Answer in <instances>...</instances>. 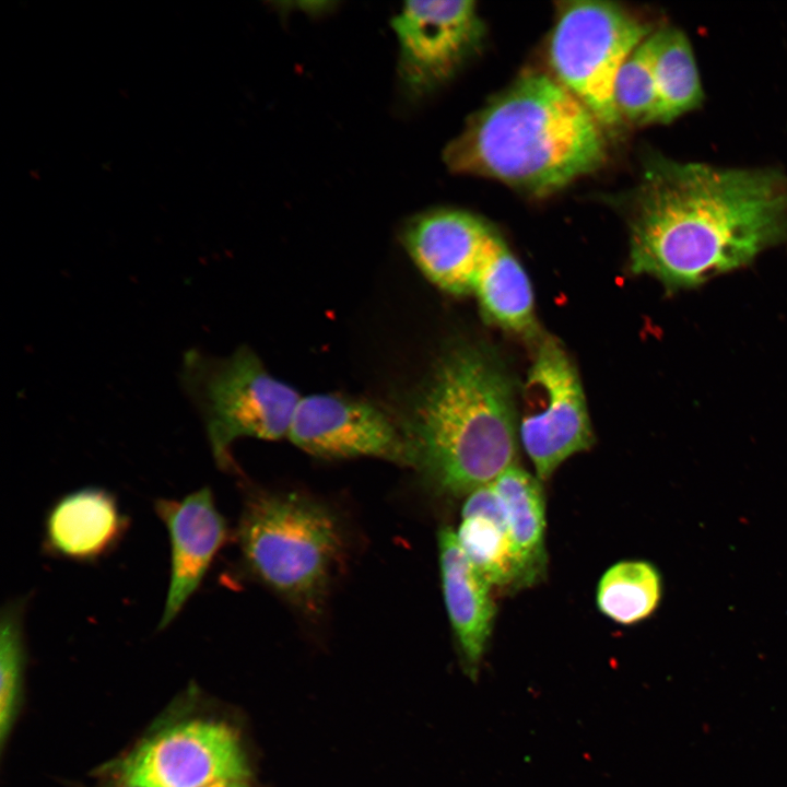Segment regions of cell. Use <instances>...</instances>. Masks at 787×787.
I'll use <instances>...</instances> for the list:
<instances>
[{
  "instance_id": "obj_14",
  "label": "cell",
  "mask_w": 787,
  "mask_h": 787,
  "mask_svg": "<svg viewBox=\"0 0 787 787\" xmlns=\"http://www.w3.org/2000/svg\"><path fill=\"white\" fill-rule=\"evenodd\" d=\"M438 555L443 595L449 622L465 666L477 676L493 631L496 607L492 586L468 560L456 532H438Z\"/></svg>"
},
{
  "instance_id": "obj_11",
  "label": "cell",
  "mask_w": 787,
  "mask_h": 787,
  "mask_svg": "<svg viewBox=\"0 0 787 787\" xmlns=\"http://www.w3.org/2000/svg\"><path fill=\"white\" fill-rule=\"evenodd\" d=\"M500 235L481 219L458 210H434L411 219L403 243L420 270L439 289L473 293Z\"/></svg>"
},
{
  "instance_id": "obj_6",
  "label": "cell",
  "mask_w": 787,
  "mask_h": 787,
  "mask_svg": "<svg viewBox=\"0 0 787 787\" xmlns=\"http://www.w3.org/2000/svg\"><path fill=\"white\" fill-rule=\"evenodd\" d=\"M653 32L647 23L615 3L565 2L549 46L555 79L603 127L613 128L622 122L614 104L618 73Z\"/></svg>"
},
{
  "instance_id": "obj_23",
  "label": "cell",
  "mask_w": 787,
  "mask_h": 787,
  "mask_svg": "<svg viewBox=\"0 0 787 787\" xmlns=\"http://www.w3.org/2000/svg\"><path fill=\"white\" fill-rule=\"evenodd\" d=\"M122 787H128V786H125V785H124Z\"/></svg>"
},
{
  "instance_id": "obj_9",
  "label": "cell",
  "mask_w": 787,
  "mask_h": 787,
  "mask_svg": "<svg viewBox=\"0 0 787 787\" xmlns=\"http://www.w3.org/2000/svg\"><path fill=\"white\" fill-rule=\"evenodd\" d=\"M404 91L423 96L449 80L475 52L484 25L475 3L408 1L392 20Z\"/></svg>"
},
{
  "instance_id": "obj_22",
  "label": "cell",
  "mask_w": 787,
  "mask_h": 787,
  "mask_svg": "<svg viewBox=\"0 0 787 787\" xmlns=\"http://www.w3.org/2000/svg\"><path fill=\"white\" fill-rule=\"evenodd\" d=\"M199 787H249L248 778L219 779Z\"/></svg>"
},
{
  "instance_id": "obj_10",
  "label": "cell",
  "mask_w": 787,
  "mask_h": 787,
  "mask_svg": "<svg viewBox=\"0 0 787 787\" xmlns=\"http://www.w3.org/2000/svg\"><path fill=\"white\" fill-rule=\"evenodd\" d=\"M287 437L324 458L376 457L414 463L406 428L378 407L338 395H312L296 407Z\"/></svg>"
},
{
  "instance_id": "obj_2",
  "label": "cell",
  "mask_w": 787,
  "mask_h": 787,
  "mask_svg": "<svg viewBox=\"0 0 787 787\" xmlns=\"http://www.w3.org/2000/svg\"><path fill=\"white\" fill-rule=\"evenodd\" d=\"M603 128L555 78L528 72L471 117L444 158L454 173L545 197L602 165Z\"/></svg>"
},
{
  "instance_id": "obj_4",
  "label": "cell",
  "mask_w": 787,
  "mask_h": 787,
  "mask_svg": "<svg viewBox=\"0 0 787 787\" xmlns=\"http://www.w3.org/2000/svg\"><path fill=\"white\" fill-rule=\"evenodd\" d=\"M236 540L252 576L303 611H321L343 551L340 524L327 507L293 493H254Z\"/></svg>"
},
{
  "instance_id": "obj_7",
  "label": "cell",
  "mask_w": 787,
  "mask_h": 787,
  "mask_svg": "<svg viewBox=\"0 0 787 787\" xmlns=\"http://www.w3.org/2000/svg\"><path fill=\"white\" fill-rule=\"evenodd\" d=\"M519 442L542 482L571 456L589 449L594 433L576 367L561 343L542 340L522 390Z\"/></svg>"
},
{
  "instance_id": "obj_1",
  "label": "cell",
  "mask_w": 787,
  "mask_h": 787,
  "mask_svg": "<svg viewBox=\"0 0 787 787\" xmlns=\"http://www.w3.org/2000/svg\"><path fill=\"white\" fill-rule=\"evenodd\" d=\"M627 201L631 271L671 290L742 268L787 239V176L774 167L653 155Z\"/></svg>"
},
{
  "instance_id": "obj_18",
  "label": "cell",
  "mask_w": 787,
  "mask_h": 787,
  "mask_svg": "<svg viewBox=\"0 0 787 787\" xmlns=\"http://www.w3.org/2000/svg\"><path fill=\"white\" fill-rule=\"evenodd\" d=\"M657 124H669L700 107L704 93L691 43L674 27L654 32Z\"/></svg>"
},
{
  "instance_id": "obj_17",
  "label": "cell",
  "mask_w": 787,
  "mask_h": 787,
  "mask_svg": "<svg viewBox=\"0 0 787 787\" xmlns=\"http://www.w3.org/2000/svg\"><path fill=\"white\" fill-rule=\"evenodd\" d=\"M473 294L482 315L491 324L524 336L535 332L529 278L501 236L481 269Z\"/></svg>"
},
{
  "instance_id": "obj_3",
  "label": "cell",
  "mask_w": 787,
  "mask_h": 787,
  "mask_svg": "<svg viewBox=\"0 0 787 787\" xmlns=\"http://www.w3.org/2000/svg\"><path fill=\"white\" fill-rule=\"evenodd\" d=\"M414 463L438 492L469 495L516 465L518 411L507 368L461 344L437 362L406 428Z\"/></svg>"
},
{
  "instance_id": "obj_5",
  "label": "cell",
  "mask_w": 787,
  "mask_h": 787,
  "mask_svg": "<svg viewBox=\"0 0 787 787\" xmlns=\"http://www.w3.org/2000/svg\"><path fill=\"white\" fill-rule=\"evenodd\" d=\"M179 383L203 423L212 456L222 469L234 466L231 448L236 441L287 436L301 400L291 386L271 376L247 346L227 357H215L197 348L185 351Z\"/></svg>"
},
{
  "instance_id": "obj_20",
  "label": "cell",
  "mask_w": 787,
  "mask_h": 787,
  "mask_svg": "<svg viewBox=\"0 0 787 787\" xmlns=\"http://www.w3.org/2000/svg\"><path fill=\"white\" fill-rule=\"evenodd\" d=\"M27 599L7 601L0 615V743L5 744L14 725L25 665L24 619Z\"/></svg>"
},
{
  "instance_id": "obj_13",
  "label": "cell",
  "mask_w": 787,
  "mask_h": 787,
  "mask_svg": "<svg viewBox=\"0 0 787 787\" xmlns=\"http://www.w3.org/2000/svg\"><path fill=\"white\" fill-rule=\"evenodd\" d=\"M129 524L117 497L108 490L97 486L74 490L47 510L43 550L57 559L95 562L118 547Z\"/></svg>"
},
{
  "instance_id": "obj_12",
  "label": "cell",
  "mask_w": 787,
  "mask_h": 787,
  "mask_svg": "<svg viewBox=\"0 0 787 787\" xmlns=\"http://www.w3.org/2000/svg\"><path fill=\"white\" fill-rule=\"evenodd\" d=\"M153 507L171 544L169 584L158 624L163 630L197 591L228 532L208 486L180 500L156 498Z\"/></svg>"
},
{
  "instance_id": "obj_8",
  "label": "cell",
  "mask_w": 787,
  "mask_h": 787,
  "mask_svg": "<svg viewBox=\"0 0 787 787\" xmlns=\"http://www.w3.org/2000/svg\"><path fill=\"white\" fill-rule=\"evenodd\" d=\"M110 770L128 787H199L219 779L249 777L234 730L204 719L184 721L153 735Z\"/></svg>"
},
{
  "instance_id": "obj_15",
  "label": "cell",
  "mask_w": 787,
  "mask_h": 787,
  "mask_svg": "<svg viewBox=\"0 0 787 787\" xmlns=\"http://www.w3.org/2000/svg\"><path fill=\"white\" fill-rule=\"evenodd\" d=\"M458 543L484 579L500 589H518V565L504 506L493 484L467 495Z\"/></svg>"
},
{
  "instance_id": "obj_21",
  "label": "cell",
  "mask_w": 787,
  "mask_h": 787,
  "mask_svg": "<svg viewBox=\"0 0 787 787\" xmlns=\"http://www.w3.org/2000/svg\"><path fill=\"white\" fill-rule=\"evenodd\" d=\"M654 32L632 52L618 73L614 104L622 122L636 126L657 124Z\"/></svg>"
},
{
  "instance_id": "obj_19",
  "label": "cell",
  "mask_w": 787,
  "mask_h": 787,
  "mask_svg": "<svg viewBox=\"0 0 787 787\" xmlns=\"http://www.w3.org/2000/svg\"><path fill=\"white\" fill-rule=\"evenodd\" d=\"M662 596V579L654 564L641 560L620 561L601 576L596 602L608 619L632 625L648 619Z\"/></svg>"
},
{
  "instance_id": "obj_16",
  "label": "cell",
  "mask_w": 787,
  "mask_h": 787,
  "mask_svg": "<svg viewBox=\"0 0 787 787\" xmlns=\"http://www.w3.org/2000/svg\"><path fill=\"white\" fill-rule=\"evenodd\" d=\"M506 516L518 565V588L530 587L545 575V503L541 482L514 465L493 483Z\"/></svg>"
}]
</instances>
